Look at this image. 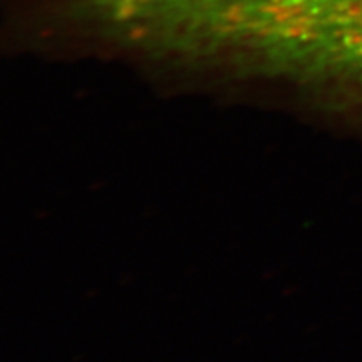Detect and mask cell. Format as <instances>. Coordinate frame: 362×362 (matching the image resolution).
I'll list each match as a JSON object with an SVG mask.
<instances>
[{"label":"cell","mask_w":362,"mask_h":362,"mask_svg":"<svg viewBox=\"0 0 362 362\" xmlns=\"http://www.w3.org/2000/svg\"><path fill=\"white\" fill-rule=\"evenodd\" d=\"M257 47L309 52L362 84V0H235Z\"/></svg>","instance_id":"6da1fadb"}]
</instances>
